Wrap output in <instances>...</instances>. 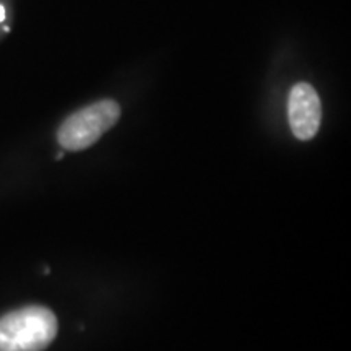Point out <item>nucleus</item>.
<instances>
[{"label": "nucleus", "instance_id": "nucleus-1", "mask_svg": "<svg viewBox=\"0 0 351 351\" xmlns=\"http://www.w3.org/2000/svg\"><path fill=\"white\" fill-rule=\"evenodd\" d=\"M57 335V319L43 306H26L0 317V351H43Z\"/></svg>", "mask_w": 351, "mask_h": 351}, {"label": "nucleus", "instance_id": "nucleus-4", "mask_svg": "<svg viewBox=\"0 0 351 351\" xmlns=\"http://www.w3.org/2000/svg\"><path fill=\"white\" fill-rule=\"evenodd\" d=\"M5 20V8L0 5V21Z\"/></svg>", "mask_w": 351, "mask_h": 351}, {"label": "nucleus", "instance_id": "nucleus-3", "mask_svg": "<svg viewBox=\"0 0 351 351\" xmlns=\"http://www.w3.org/2000/svg\"><path fill=\"white\" fill-rule=\"evenodd\" d=\"M320 119L322 106L314 86L304 82L293 86L288 96V122L295 137L304 142L314 138L320 127Z\"/></svg>", "mask_w": 351, "mask_h": 351}, {"label": "nucleus", "instance_id": "nucleus-2", "mask_svg": "<svg viewBox=\"0 0 351 351\" xmlns=\"http://www.w3.org/2000/svg\"><path fill=\"white\" fill-rule=\"evenodd\" d=\"M119 117L121 108L116 101H98L69 116L57 130V140L64 150L82 152L98 142Z\"/></svg>", "mask_w": 351, "mask_h": 351}]
</instances>
